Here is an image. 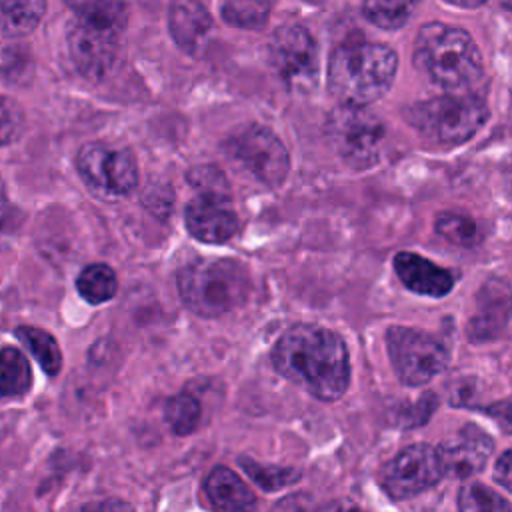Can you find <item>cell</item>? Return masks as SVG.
I'll return each mask as SVG.
<instances>
[{
    "label": "cell",
    "mask_w": 512,
    "mask_h": 512,
    "mask_svg": "<svg viewBox=\"0 0 512 512\" xmlns=\"http://www.w3.org/2000/svg\"><path fill=\"white\" fill-rule=\"evenodd\" d=\"M274 368L318 400L342 398L350 384V358L344 340L318 324L290 326L272 348Z\"/></svg>",
    "instance_id": "6da1fadb"
},
{
    "label": "cell",
    "mask_w": 512,
    "mask_h": 512,
    "mask_svg": "<svg viewBox=\"0 0 512 512\" xmlns=\"http://www.w3.org/2000/svg\"><path fill=\"white\" fill-rule=\"evenodd\" d=\"M396 68L398 58L390 46L376 42L342 44L328 62V90L340 104L368 106L390 90Z\"/></svg>",
    "instance_id": "7a4b0ae2"
},
{
    "label": "cell",
    "mask_w": 512,
    "mask_h": 512,
    "mask_svg": "<svg viewBox=\"0 0 512 512\" xmlns=\"http://www.w3.org/2000/svg\"><path fill=\"white\" fill-rule=\"evenodd\" d=\"M414 64L448 92H466L482 78V56L472 36L442 22L420 28Z\"/></svg>",
    "instance_id": "3957f363"
},
{
    "label": "cell",
    "mask_w": 512,
    "mask_h": 512,
    "mask_svg": "<svg viewBox=\"0 0 512 512\" xmlns=\"http://www.w3.org/2000/svg\"><path fill=\"white\" fill-rule=\"evenodd\" d=\"M176 286L186 308L204 318L228 314L252 290L248 268L232 258L190 262L178 272Z\"/></svg>",
    "instance_id": "277c9868"
},
{
    "label": "cell",
    "mask_w": 512,
    "mask_h": 512,
    "mask_svg": "<svg viewBox=\"0 0 512 512\" xmlns=\"http://www.w3.org/2000/svg\"><path fill=\"white\" fill-rule=\"evenodd\" d=\"M406 118L432 142L462 144L482 128L488 108L478 96L452 92L412 104L406 110Z\"/></svg>",
    "instance_id": "5b68a950"
},
{
    "label": "cell",
    "mask_w": 512,
    "mask_h": 512,
    "mask_svg": "<svg viewBox=\"0 0 512 512\" xmlns=\"http://www.w3.org/2000/svg\"><path fill=\"white\" fill-rule=\"evenodd\" d=\"M326 136L350 168L368 170L380 162L386 128L366 106L340 104L326 120Z\"/></svg>",
    "instance_id": "8992f818"
},
{
    "label": "cell",
    "mask_w": 512,
    "mask_h": 512,
    "mask_svg": "<svg viewBox=\"0 0 512 512\" xmlns=\"http://www.w3.org/2000/svg\"><path fill=\"white\" fill-rule=\"evenodd\" d=\"M76 168L88 190L106 202L124 200L138 186V164L126 146L88 142L76 154Z\"/></svg>",
    "instance_id": "52a82bcc"
},
{
    "label": "cell",
    "mask_w": 512,
    "mask_h": 512,
    "mask_svg": "<svg viewBox=\"0 0 512 512\" xmlns=\"http://www.w3.org/2000/svg\"><path fill=\"white\" fill-rule=\"evenodd\" d=\"M386 348L396 376L408 386H420L438 376L448 364V350L436 336L408 328L390 326Z\"/></svg>",
    "instance_id": "ba28073f"
},
{
    "label": "cell",
    "mask_w": 512,
    "mask_h": 512,
    "mask_svg": "<svg viewBox=\"0 0 512 512\" xmlns=\"http://www.w3.org/2000/svg\"><path fill=\"white\" fill-rule=\"evenodd\" d=\"M230 156L260 184L278 188L290 172V154L266 126L252 124L228 140Z\"/></svg>",
    "instance_id": "9c48e42d"
},
{
    "label": "cell",
    "mask_w": 512,
    "mask_h": 512,
    "mask_svg": "<svg viewBox=\"0 0 512 512\" xmlns=\"http://www.w3.org/2000/svg\"><path fill=\"white\" fill-rule=\"evenodd\" d=\"M444 476L440 450L430 444H412L388 460L380 472V484L394 500L422 494Z\"/></svg>",
    "instance_id": "30bf717a"
},
{
    "label": "cell",
    "mask_w": 512,
    "mask_h": 512,
    "mask_svg": "<svg viewBox=\"0 0 512 512\" xmlns=\"http://www.w3.org/2000/svg\"><path fill=\"white\" fill-rule=\"evenodd\" d=\"M274 72L294 90H308L318 78V46L302 26H282L268 44Z\"/></svg>",
    "instance_id": "8fae6325"
},
{
    "label": "cell",
    "mask_w": 512,
    "mask_h": 512,
    "mask_svg": "<svg viewBox=\"0 0 512 512\" xmlns=\"http://www.w3.org/2000/svg\"><path fill=\"white\" fill-rule=\"evenodd\" d=\"M120 32L116 28L78 20L68 30V50L78 72L90 80L104 78L118 54Z\"/></svg>",
    "instance_id": "7c38bea8"
},
{
    "label": "cell",
    "mask_w": 512,
    "mask_h": 512,
    "mask_svg": "<svg viewBox=\"0 0 512 512\" xmlns=\"http://www.w3.org/2000/svg\"><path fill=\"white\" fill-rule=\"evenodd\" d=\"M512 314V286L500 276L488 278L478 296L476 312L468 324V336L474 342L496 338L508 324Z\"/></svg>",
    "instance_id": "4fadbf2b"
},
{
    "label": "cell",
    "mask_w": 512,
    "mask_h": 512,
    "mask_svg": "<svg viewBox=\"0 0 512 512\" xmlns=\"http://www.w3.org/2000/svg\"><path fill=\"white\" fill-rule=\"evenodd\" d=\"M186 230L204 244H224L240 228L230 200L198 196L184 210Z\"/></svg>",
    "instance_id": "5bb4252c"
},
{
    "label": "cell",
    "mask_w": 512,
    "mask_h": 512,
    "mask_svg": "<svg viewBox=\"0 0 512 512\" xmlns=\"http://www.w3.org/2000/svg\"><path fill=\"white\" fill-rule=\"evenodd\" d=\"M492 438L476 426H464L456 436L446 440L440 450L444 474L452 478H470L480 472L492 454Z\"/></svg>",
    "instance_id": "9a60e30c"
},
{
    "label": "cell",
    "mask_w": 512,
    "mask_h": 512,
    "mask_svg": "<svg viewBox=\"0 0 512 512\" xmlns=\"http://www.w3.org/2000/svg\"><path fill=\"white\" fill-rule=\"evenodd\" d=\"M394 270L408 290L422 296L440 298L446 296L454 286V276L450 270L414 252H398L394 256Z\"/></svg>",
    "instance_id": "2e32d148"
},
{
    "label": "cell",
    "mask_w": 512,
    "mask_h": 512,
    "mask_svg": "<svg viewBox=\"0 0 512 512\" xmlns=\"http://www.w3.org/2000/svg\"><path fill=\"white\" fill-rule=\"evenodd\" d=\"M168 28L184 52L198 54L212 32V18L200 0H172Z\"/></svg>",
    "instance_id": "e0dca14e"
},
{
    "label": "cell",
    "mask_w": 512,
    "mask_h": 512,
    "mask_svg": "<svg viewBox=\"0 0 512 512\" xmlns=\"http://www.w3.org/2000/svg\"><path fill=\"white\" fill-rule=\"evenodd\" d=\"M204 494L216 510H250L256 506L252 488L226 466L212 468L204 480Z\"/></svg>",
    "instance_id": "ac0fdd59"
},
{
    "label": "cell",
    "mask_w": 512,
    "mask_h": 512,
    "mask_svg": "<svg viewBox=\"0 0 512 512\" xmlns=\"http://www.w3.org/2000/svg\"><path fill=\"white\" fill-rule=\"evenodd\" d=\"M46 0H0V24L6 38L30 34L44 16Z\"/></svg>",
    "instance_id": "d6986e66"
},
{
    "label": "cell",
    "mask_w": 512,
    "mask_h": 512,
    "mask_svg": "<svg viewBox=\"0 0 512 512\" xmlns=\"http://www.w3.org/2000/svg\"><path fill=\"white\" fill-rule=\"evenodd\" d=\"M16 338L24 344V348L34 356V360L40 364V368L54 376L62 368V352L56 342V338L36 326H18L14 330Z\"/></svg>",
    "instance_id": "ffe728a7"
},
{
    "label": "cell",
    "mask_w": 512,
    "mask_h": 512,
    "mask_svg": "<svg viewBox=\"0 0 512 512\" xmlns=\"http://www.w3.org/2000/svg\"><path fill=\"white\" fill-rule=\"evenodd\" d=\"M76 288L84 302L104 304L114 298L118 290V278L108 264L94 262L82 268V272L76 278Z\"/></svg>",
    "instance_id": "44dd1931"
},
{
    "label": "cell",
    "mask_w": 512,
    "mask_h": 512,
    "mask_svg": "<svg viewBox=\"0 0 512 512\" xmlns=\"http://www.w3.org/2000/svg\"><path fill=\"white\" fill-rule=\"evenodd\" d=\"M78 20L122 30L128 20L126 0H66Z\"/></svg>",
    "instance_id": "7402d4cb"
},
{
    "label": "cell",
    "mask_w": 512,
    "mask_h": 512,
    "mask_svg": "<svg viewBox=\"0 0 512 512\" xmlns=\"http://www.w3.org/2000/svg\"><path fill=\"white\" fill-rule=\"evenodd\" d=\"M2 398H22L32 386V370L26 356L14 348H2Z\"/></svg>",
    "instance_id": "603a6c76"
},
{
    "label": "cell",
    "mask_w": 512,
    "mask_h": 512,
    "mask_svg": "<svg viewBox=\"0 0 512 512\" xmlns=\"http://www.w3.org/2000/svg\"><path fill=\"white\" fill-rule=\"evenodd\" d=\"M274 0H222V18L236 28H262L272 12Z\"/></svg>",
    "instance_id": "cb8c5ba5"
},
{
    "label": "cell",
    "mask_w": 512,
    "mask_h": 512,
    "mask_svg": "<svg viewBox=\"0 0 512 512\" xmlns=\"http://www.w3.org/2000/svg\"><path fill=\"white\" fill-rule=\"evenodd\" d=\"M420 0H364V16L378 28L396 30L416 12Z\"/></svg>",
    "instance_id": "d4e9b609"
},
{
    "label": "cell",
    "mask_w": 512,
    "mask_h": 512,
    "mask_svg": "<svg viewBox=\"0 0 512 512\" xmlns=\"http://www.w3.org/2000/svg\"><path fill=\"white\" fill-rule=\"evenodd\" d=\"M164 418L172 428V432L186 436L198 428L202 420V406L196 396L188 392H180L166 402Z\"/></svg>",
    "instance_id": "484cf974"
},
{
    "label": "cell",
    "mask_w": 512,
    "mask_h": 512,
    "mask_svg": "<svg viewBox=\"0 0 512 512\" xmlns=\"http://www.w3.org/2000/svg\"><path fill=\"white\" fill-rule=\"evenodd\" d=\"M188 184L200 194L218 200H230V184L226 174L214 164L192 166L186 174Z\"/></svg>",
    "instance_id": "4316f807"
},
{
    "label": "cell",
    "mask_w": 512,
    "mask_h": 512,
    "mask_svg": "<svg viewBox=\"0 0 512 512\" xmlns=\"http://www.w3.org/2000/svg\"><path fill=\"white\" fill-rule=\"evenodd\" d=\"M240 464H242L244 472L266 492L280 490L288 484L298 482V478H300V470H296V468L268 466V464H260V462H254L248 458H240Z\"/></svg>",
    "instance_id": "83f0119b"
},
{
    "label": "cell",
    "mask_w": 512,
    "mask_h": 512,
    "mask_svg": "<svg viewBox=\"0 0 512 512\" xmlns=\"http://www.w3.org/2000/svg\"><path fill=\"white\" fill-rule=\"evenodd\" d=\"M458 508L466 512H476V510H506L508 502L498 496L494 490L486 488L484 484L478 482H468L462 486L458 494Z\"/></svg>",
    "instance_id": "f1b7e54d"
},
{
    "label": "cell",
    "mask_w": 512,
    "mask_h": 512,
    "mask_svg": "<svg viewBox=\"0 0 512 512\" xmlns=\"http://www.w3.org/2000/svg\"><path fill=\"white\" fill-rule=\"evenodd\" d=\"M436 232L452 244L472 246L476 242V224L474 220L460 214H440L436 218Z\"/></svg>",
    "instance_id": "f546056e"
},
{
    "label": "cell",
    "mask_w": 512,
    "mask_h": 512,
    "mask_svg": "<svg viewBox=\"0 0 512 512\" xmlns=\"http://www.w3.org/2000/svg\"><path fill=\"white\" fill-rule=\"evenodd\" d=\"M490 418L498 424L500 430L512 434V394L506 396L504 400H498L486 408Z\"/></svg>",
    "instance_id": "4dcf8cb0"
},
{
    "label": "cell",
    "mask_w": 512,
    "mask_h": 512,
    "mask_svg": "<svg viewBox=\"0 0 512 512\" xmlns=\"http://www.w3.org/2000/svg\"><path fill=\"white\" fill-rule=\"evenodd\" d=\"M20 126V112L12 108V102L4 98L2 104V140L8 144L16 136V128Z\"/></svg>",
    "instance_id": "1f68e13d"
},
{
    "label": "cell",
    "mask_w": 512,
    "mask_h": 512,
    "mask_svg": "<svg viewBox=\"0 0 512 512\" xmlns=\"http://www.w3.org/2000/svg\"><path fill=\"white\" fill-rule=\"evenodd\" d=\"M494 480L512 492V448L506 450L494 464Z\"/></svg>",
    "instance_id": "d6a6232c"
},
{
    "label": "cell",
    "mask_w": 512,
    "mask_h": 512,
    "mask_svg": "<svg viewBox=\"0 0 512 512\" xmlns=\"http://www.w3.org/2000/svg\"><path fill=\"white\" fill-rule=\"evenodd\" d=\"M84 508H130V504H126V502H122V500H106V502L86 504Z\"/></svg>",
    "instance_id": "836d02e7"
},
{
    "label": "cell",
    "mask_w": 512,
    "mask_h": 512,
    "mask_svg": "<svg viewBox=\"0 0 512 512\" xmlns=\"http://www.w3.org/2000/svg\"><path fill=\"white\" fill-rule=\"evenodd\" d=\"M446 2H450L454 6H460V8H476V6L484 4L486 0H446Z\"/></svg>",
    "instance_id": "e575fe53"
},
{
    "label": "cell",
    "mask_w": 512,
    "mask_h": 512,
    "mask_svg": "<svg viewBox=\"0 0 512 512\" xmlns=\"http://www.w3.org/2000/svg\"><path fill=\"white\" fill-rule=\"evenodd\" d=\"M502 4H504V8H506V10H510V12H512V0H502Z\"/></svg>",
    "instance_id": "d590c367"
}]
</instances>
